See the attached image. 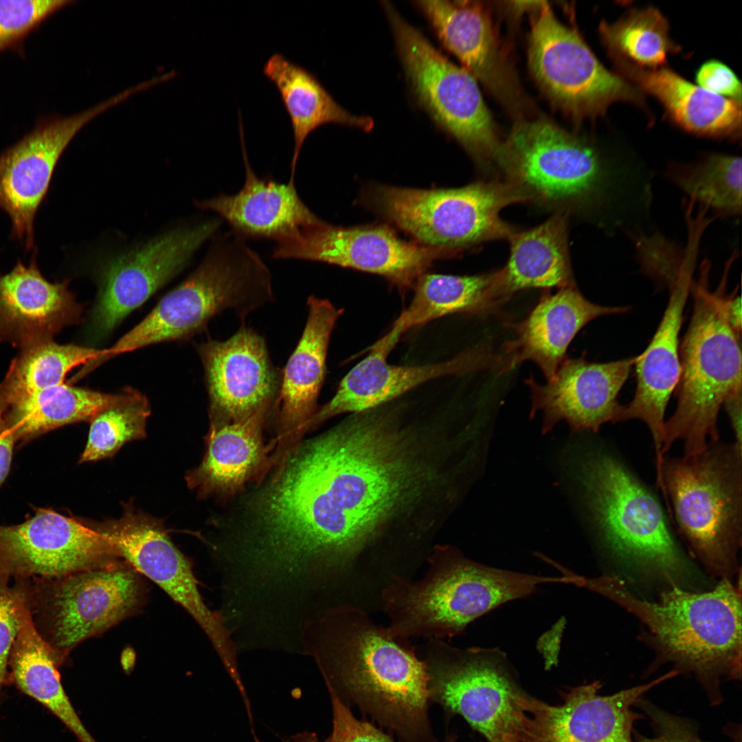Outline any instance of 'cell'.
<instances>
[{
    "label": "cell",
    "mask_w": 742,
    "mask_h": 742,
    "mask_svg": "<svg viewBox=\"0 0 742 742\" xmlns=\"http://www.w3.org/2000/svg\"><path fill=\"white\" fill-rule=\"evenodd\" d=\"M581 479L612 551L675 585L686 563L656 498L623 464L606 454L588 458Z\"/></svg>",
    "instance_id": "cell-8"
},
{
    "label": "cell",
    "mask_w": 742,
    "mask_h": 742,
    "mask_svg": "<svg viewBox=\"0 0 742 742\" xmlns=\"http://www.w3.org/2000/svg\"><path fill=\"white\" fill-rule=\"evenodd\" d=\"M136 394H106L63 383L27 394L0 411L16 440H27L67 424L91 421Z\"/></svg>",
    "instance_id": "cell-36"
},
{
    "label": "cell",
    "mask_w": 742,
    "mask_h": 742,
    "mask_svg": "<svg viewBox=\"0 0 742 742\" xmlns=\"http://www.w3.org/2000/svg\"><path fill=\"white\" fill-rule=\"evenodd\" d=\"M660 489L693 551L728 578L741 539V453L717 440L701 453L664 458Z\"/></svg>",
    "instance_id": "cell-6"
},
{
    "label": "cell",
    "mask_w": 742,
    "mask_h": 742,
    "mask_svg": "<svg viewBox=\"0 0 742 742\" xmlns=\"http://www.w3.org/2000/svg\"><path fill=\"white\" fill-rule=\"evenodd\" d=\"M695 266V260H689L668 288V304L657 328L634 365L637 385L633 398L622 406L617 421L637 419L647 425L655 446L656 473L660 472L664 459V414L680 375L679 335Z\"/></svg>",
    "instance_id": "cell-24"
},
{
    "label": "cell",
    "mask_w": 742,
    "mask_h": 742,
    "mask_svg": "<svg viewBox=\"0 0 742 742\" xmlns=\"http://www.w3.org/2000/svg\"><path fill=\"white\" fill-rule=\"evenodd\" d=\"M240 139L245 169L241 190L195 202L197 207L212 211L230 226V231L245 239L265 238L276 243L321 221L303 202L294 181L281 183L270 177H259L252 169L245 149L243 122Z\"/></svg>",
    "instance_id": "cell-28"
},
{
    "label": "cell",
    "mask_w": 742,
    "mask_h": 742,
    "mask_svg": "<svg viewBox=\"0 0 742 742\" xmlns=\"http://www.w3.org/2000/svg\"><path fill=\"white\" fill-rule=\"evenodd\" d=\"M629 309L593 303L575 286L559 289L554 294L545 292L528 317L515 325L517 338L503 346L501 372L529 360L549 380L564 361L569 344L585 325L597 317L625 313Z\"/></svg>",
    "instance_id": "cell-27"
},
{
    "label": "cell",
    "mask_w": 742,
    "mask_h": 742,
    "mask_svg": "<svg viewBox=\"0 0 742 742\" xmlns=\"http://www.w3.org/2000/svg\"><path fill=\"white\" fill-rule=\"evenodd\" d=\"M703 231L699 225H688V244L684 250L659 234L635 236L642 271L660 286L669 288L678 278L690 256L698 249Z\"/></svg>",
    "instance_id": "cell-41"
},
{
    "label": "cell",
    "mask_w": 742,
    "mask_h": 742,
    "mask_svg": "<svg viewBox=\"0 0 742 742\" xmlns=\"http://www.w3.org/2000/svg\"><path fill=\"white\" fill-rule=\"evenodd\" d=\"M580 587L609 598L636 616L666 656L695 674L712 705L723 701L722 677L741 678V589L728 578L703 593L672 585L654 602L637 597L616 576H583Z\"/></svg>",
    "instance_id": "cell-3"
},
{
    "label": "cell",
    "mask_w": 742,
    "mask_h": 742,
    "mask_svg": "<svg viewBox=\"0 0 742 742\" xmlns=\"http://www.w3.org/2000/svg\"><path fill=\"white\" fill-rule=\"evenodd\" d=\"M741 395L742 392L738 393L728 398L723 403L734 436L733 445L739 453H741L742 447Z\"/></svg>",
    "instance_id": "cell-48"
},
{
    "label": "cell",
    "mask_w": 742,
    "mask_h": 742,
    "mask_svg": "<svg viewBox=\"0 0 742 742\" xmlns=\"http://www.w3.org/2000/svg\"><path fill=\"white\" fill-rule=\"evenodd\" d=\"M709 272V262H703L699 279L692 284L693 312L679 344L677 402L664 423L663 455L679 440L684 442V456L704 451L709 438L717 441L721 407L742 392L740 337L730 326L724 307L728 269L714 292Z\"/></svg>",
    "instance_id": "cell-4"
},
{
    "label": "cell",
    "mask_w": 742,
    "mask_h": 742,
    "mask_svg": "<svg viewBox=\"0 0 742 742\" xmlns=\"http://www.w3.org/2000/svg\"><path fill=\"white\" fill-rule=\"evenodd\" d=\"M678 673L646 684L601 695L599 682L570 688L563 703L552 706L528 697L519 742H634L633 724L643 717L632 710L643 695Z\"/></svg>",
    "instance_id": "cell-21"
},
{
    "label": "cell",
    "mask_w": 742,
    "mask_h": 742,
    "mask_svg": "<svg viewBox=\"0 0 742 742\" xmlns=\"http://www.w3.org/2000/svg\"><path fill=\"white\" fill-rule=\"evenodd\" d=\"M446 742H456V741H455V739H454V738H453V737H449V739H447V740L446 741Z\"/></svg>",
    "instance_id": "cell-52"
},
{
    "label": "cell",
    "mask_w": 742,
    "mask_h": 742,
    "mask_svg": "<svg viewBox=\"0 0 742 742\" xmlns=\"http://www.w3.org/2000/svg\"><path fill=\"white\" fill-rule=\"evenodd\" d=\"M333 728L329 742H394L370 723L356 719L340 697L330 688Z\"/></svg>",
    "instance_id": "cell-45"
},
{
    "label": "cell",
    "mask_w": 742,
    "mask_h": 742,
    "mask_svg": "<svg viewBox=\"0 0 742 742\" xmlns=\"http://www.w3.org/2000/svg\"><path fill=\"white\" fill-rule=\"evenodd\" d=\"M414 285L412 302L387 333L398 341L412 328L442 316L489 313L506 302L497 271L471 276L424 273Z\"/></svg>",
    "instance_id": "cell-35"
},
{
    "label": "cell",
    "mask_w": 742,
    "mask_h": 742,
    "mask_svg": "<svg viewBox=\"0 0 742 742\" xmlns=\"http://www.w3.org/2000/svg\"><path fill=\"white\" fill-rule=\"evenodd\" d=\"M565 582L563 576L508 571L455 556L435 576L402 594L398 603L403 627L455 635L498 606L532 594L541 584Z\"/></svg>",
    "instance_id": "cell-14"
},
{
    "label": "cell",
    "mask_w": 742,
    "mask_h": 742,
    "mask_svg": "<svg viewBox=\"0 0 742 742\" xmlns=\"http://www.w3.org/2000/svg\"><path fill=\"white\" fill-rule=\"evenodd\" d=\"M222 223L212 218L177 229L111 260L104 268L91 315L95 335L109 333L177 275Z\"/></svg>",
    "instance_id": "cell-18"
},
{
    "label": "cell",
    "mask_w": 742,
    "mask_h": 742,
    "mask_svg": "<svg viewBox=\"0 0 742 742\" xmlns=\"http://www.w3.org/2000/svg\"><path fill=\"white\" fill-rule=\"evenodd\" d=\"M136 572L113 562L54 578L21 579L35 627L60 665L78 644L137 608L142 586Z\"/></svg>",
    "instance_id": "cell-9"
},
{
    "label": "cell",
    "mask_w": 742,
    "mask_h": 742,
    "mask_svg": "<svg viewBox=\"0 0 742 742\" xmlns=\"http://www.w3.org/2000/svg\"><path fill=\"white\" fill-rule=\"evenodd\" d=\"M638 356L606 363L584 357L565 359L554 375L542 385L526 380L531 392L530 414H543V432L565 420L573 431H597L608 422L617 423L622 409L618 395Z\"/></svg>",
    "instance_id": "cell-22"
},
{
    "label": "cell",
    "mask_w": 742,
    "mask_h": 742,
    "mask_svg": "<svg viewBox=\"0 0 742 742\" xmlns=\"http://www.w3.org/2000/svg\"><path fill=\"white\" fill-rule=\"evenodd\" d=\"M532 12L528 65L556 106L576 119L603 115L619 101L645 106L641 90L609 71L579 34L557 19L547 2Z\"/></svg>",
    "instance_id": "cell-12"
},
{
    "label": "cell",
    "mask_w": 742,
    "mask_h": 742,
    "mask_svg": "<svg viewBox=\"0 0 742 742\" xmlns=\"http://www.w3.org/2000/svg\"><path fill=\"white\" fill-rule=\"evenodd\" d=\"M81 308L67 282L52 283L35 258L0 273V342L20 349L46 341L80 318Z\"/></svg>",
    "instance_id": "cell-29"
},
{
    "label": "cell",
    "mask_w": 742,
    "mask_h": 742,
    "mask_svg": "<svg viewBox=\"0 0 742 742\" xmlns=\"http://www.w3.org/2000/svg\"><path fill=\"white\" fill-rule=\"evenodd\" d=\"M395 346L385 335L376 341L368 355L342 379L333 397L308 420L306 432L336 415L377 408L428 381L469 373L493 363L492 353L482 347L442 363L394 366L387 363V357Z\"/></svg>",
    "instance_id": "cell-23"
},
{
    "label": "cell",
    "mask_w": 742,
    "mask_h": 742,
    "mask_svg": "<svg viewBox=\"0 0 742 742\" xmlns=\"http://www.w3.org/2000/svg\"><path fill=\"white\" fill-rule=\"evenodd\" d=\"M737 725H728L726 728V732H729V735L734 738V742H741V726L739 728Z\"/></svg>",
    "instance_id": "cell-51"
},
{
    "label": "cell",
    "mask_w": 742,
    "mask_h": 742,
    "mask_svg": "<svg viewBox=\"0 0 742 742\" xmlns=\"http://www.w3.org/2000/svg\"><path fill=\"white\" fill-rule=\"evenodd\" d=\"M636 705L648 716L654 732L652 737H647L633 732L636 742H704L693 721L662 710L643 697Z\"/></svg>",
    "instance_id": "cell-44"
},
{
    "label": "cell",
    "mask_w": 742,
    "mask_h": 742,
    "mask_svg": "<svg viewBox=\"0 0 742 742\" xmlns=\"http://www.w3.org/2000/svg\"><path fill=\"white\" fill-rule=\"evenodd\" d=\"M265 76L276 86L290 118L294 139L291 162V181L307 137L318 127L329 123L370 131L374 120L354 115L343 108L317 76L280 53L271 55L263 66Z\"/></svg>",
    "instance_id": "cell-32"
},
{
    "label": "cell",
    "mask_w": 742,
    "mask_h": 742,
    "mask_svg": "<svg viewBox=\"0 0 742 742\" xmlns=\"http://www.w3.org/2000/svg\"><path fill=\"white\" fill-rule=\"evenodd\" d=\"M695 80L700 87L741 103V81L723 62L715 59L704 62L698 68Z\"/></svg>",
    "instance_id": "cell-46"
},
{
    "label": "cell",
    "mask_w": 742,
    "mask_h": 742,
    "mask_svg": "<svg viewBox=\"0 0 742 742\" xmlns=\"http://www.w3.org/2000/svg\"><path fill=\"white\" fill-rule=\"evenodd\" d=\"M495 161L524 202L549 207L598 205L617 179L592 144L543 119L518 121Z\"/></svg>",
    "instance_id": "cell-7"
},
{
    "label": "cell",
    "mask_w": 742,
    "mask_h": 742,
    "mask_svg": "<svg viewBox=\"0 0 742 742\" xmlns=\"http://www.w3.org/2000/svg\"><path fill=\"white\" fill-rule=\"evenodd\" d=\"M724 307L726 319L735 333L740 337L741 333V302L740 295L734 291L733 294L726 295Z\"/></svg>",
    "instance_id": "cell-49"
},
{
    "label": "cell",
    "mask_w": 742,
    "mask_h": 742,
    "mask_svg": "<svg viewBox=\"0 0 742 742\" xmlns=\"http://www.w3.org/2000/svg\"><path fill=\"white\" fill-rule=\"evenodd\" d=\"M271 412L262 410L240 422L210 424L204 457L186 474L188 488L203 498H225L253 480L262 481L270 470L269 453L276 447L273 440L265 445L262 436Z\"/></svg>",
    "instance_id": "cell-30"
},
{
    "label": "cell",
    "mask_w": 742,
    "mask_h": 742,
    "mask_svg": "<svg viewBox=\"0 0 742 742\" xmlns=\"http://www.w3.org/2000/svg\"><path fill=\"white\" fill-rule=\"evenodd\" d=\"M382 5L418 104L474 157L495 161L502 142L477 80L438 51L391 3Z\"/></svg>",
    "instance_id": "cell-10"
},
{
    "label": "cell",
    "mask_w": 742,
    "mask_h": 742,
    "mask_svg": "<svg viewBox=\"0 0 742 742\" xmlns=\"http://www.w3.org/2000/svg\"><path fill=\"white\" fill-rule=\"evenodd\" d=\"M600 38L613 60L644 69L664 67L680 47L670 38L668 21L654 7L629 10L617 21L599 25Z\"/></svg>",
    "instance_id": "cell-38"
},
{
    "label": "cell",
    "mask_w": 742,
    "mask_h": 742,
    "mask_svg": "<svg viewBox=\"0 0 742 742\" xmlns=\"http://www.w3.org/2000/svg\"><path fill=\"white\" fill-rule=\"evenodd\" d=\"M113 546L87 524L49 509L0 525V569L14 579L54 578L115 562Z\"/></svg>",
    "instance_id": "cell-19"
},
{
    "label": "cell",
    "mask_w": 742,
    "mask_h": 742,
    "mask_svg": "<svg viewBox=\"0 0 742 742\" xmlns=\"http://www.w3.org/2000/svg\"><path fill=\"white\" fill-rule=\"evenodd\" d=\"M614 61L622 77L657 99L670 119L687 132L718 139L741 137V103L693 84L666 67L644 69Z\"/></svg>",
    "instance_id": "cell-31"
},
{
    "label": "cell",
    "mask_w": 742,
    "mask_h": 742,
    "mask_svg": "<svg viewBox=\"0 0 742 742\" xmlns=\"http://www.w3.org/2000/svg\"><path fill=\"white\" fill-rule=\"evenodd\" d=\"M271 275L246 240L231 232L215 237L204 259L152 311L104 350L102 362L148 345L188 337L227 309L241 319L273 300Z\"/></svg>",
    "instance_id": "cell-5"
},
{
    "label": "cell",
    "mask_w": 742,
    "mask_h": 742,
    "mask_svg": "<svg viewBox=\"0 0 742 742\" xmlns=\"http://www.w3.org/2000/svg\"><path fill=\"white\" fill-rule=\"evenodd\" d=\"M0 381V409L32 392L65 383L74 368L98 359L103 350L53 340L20 349Z\"/></svg>",
    "instance_id": "cell-37"
},
{
    "label": "cell",
    "mask_w": 742,
    "mask_h": 742,
    "mask_svg": "<svg viewBox=\"0 0 742 742\" xmlns=\"http://www.w3.org/2000/svg\"><path fill=\"white\" fill-rule=\"evenodd\" d=\"M150 412L148 401L137 392L131 400L100 412L90 421L79 462L111 458L125 443L144 438Z\"/></svg>",
    "instance_id": "cell-40"
},
{
    "label": "cell",
    "mask_w": 742,
    "mask_h": 742,
    "mask_svg": "<svg viewBox=\"0 0 742 742\" xmlns=\"http://www.w3.org/2000/svg\"><path fill=\"white\" fill-rule=\"evenodd\" d=\"M286 742H319L315 734L311 732H303L291 737Z\"/></svg>",
    "instance_id": "cell-50"
},
{
    "label": "cell",
    "mask_w": 742,
    "mask_h": 742,
    "mask_svg": "<svg viewBox=\"0 0 742 742\" xmlns=\"http://www.w3.org/2000/svg\"><path fill=\"white\" fill-rule=\"evenodd\" d=\"M89 526L111 543L117 556L157 584L190 614L231 679L238 680V651L226 618L205 603L191 562L171 541L163 523L126 504L119 519Z\"/></svg>",
    "instance_id": "cell-13"
},
{
    "label": "cell",
    "mask_w": 742,
    "mask_h": 742,
    "mask_svg": "<svg viewBox=\"0 0 742 742\" xmlns=\"http://www.w3.org/2000/svg\"><path fill=\"white\" fill-rule=\"evenodd\" d=\"M300 646L328 687L340 689L379 721L406 737L427 727L428 669L384 633L371 627L346 630L326 611L304 628Z\"/></svg>",
    "instance_id": "cell-2"
},
{
    "label": "cell",
    "mask_w": 742,
    "mask_h": 742,
    "mask_svg": "<svg viewBox=\"0 0 742 742\" xmlns=\"http://www.w3.org/2000/svg\"><path fill=\"white\" fill-rule=\"evenodd\" d=\"M669 179L693 202L698 201L720 215L741 213V158L724 154H708L695 163L672 164L666 170Z\"/></svg>",
    "instance_id": "cell-39"
},
{
    "label": "cell",
    "mask_w": 742,
    "mask_h": 742,
    "mask_svg": "<svg viewBox=\"0 0 742 742\" xmlns=\"http://www.w3.org/2000/svg\"><path fill=\"white\" fill-rule=\"evenodd\" d=\"M133 95L127 89L80 113L43 120L0 154V208L27 250L34 247V216L65 149L88 122Z\"/></svg>",
    "instance_id": "cell-17"
},
{
    "label": "cell",
    "mask_w": 742,
    "mask_h": 742,
    "mask_svg": "<svg viewBox=\"0 0 742 742\" xmlns=\"http://www.w3.org/2000/svg\"><path fill=\"white\" fill-rule=\"evenodd\" d=\"M72 2L69 0H0V53L16 49L46 19Z\"/></svg>",
    "instance_id": "cell-42"
},
{
    "label": "cell",
    "mask_w": 742,
    "mask_h": 742,
    "mask_svg": "<svg viewBox=\"0 0 742 742\" xmlns=\"http://www.w3.org/2000/svg\"><path fill=\"white\" fill-rule=\"evenodd\" d=\"M567 228L566 216L560 212L534 228L513 232L509 236L508 260L497 271L506 300L521 289L575 286Z\"/></svg>",
    "instance_id": "cell-33"
},
{
    "label": "cell",
    "mask_w": 742,
    "mask_h": 742,
    "mask_svg": "<svg viewBox=\"0 0 742 742\" xmlns=\"http://www.w3.org/2000/svg\"><path fill=\"white\" fill-rule=\"evenodd\" d=\"M370 203L426 246L453 254L479 243L509 238L513 229L500 211L521 198L506 182H479L453 189L419 190L380 186Z\"/></svg>",
    "instance_id": "cell-11"
},
{
    "label": "cell",
    "mask_w": 742,
    "mask_h": 742,
    "mask_svg": "<svg viewBox=\"0 0 742 742\" xmlns=\"http://www.w3.org/2000/svg\"><path fill=\"white\" fill-rule=\"evenodd\" d=\"M15 437L0 412V486L11 464Z\"/></svg>",
    "instance_id": "cell-47"
},
{
    "label": "cell",
    "mask_w": 742,
    "mask_h": 742,
    "mask_svg": "<svg viewBox=\"0 0 742 742\" xmlns=\"http://www.w3.org/2000/svg\"><path fill=\"white\" fill-rule=\"evenodd\" d=\"M450 653L428 670L430 697L462 715L488 742H519L528 695L513 677L505 653L484 648Z\"/></svg>",
    "instance_id": "cell-15"
},
{
    "label": "cell",
    "mask_w": 742,
    "mask_h": 742,
    "mask_svg": "<svg viewBox=\"0 0 742 742\" xmlns=\"http://www.w3.org/2000/svg\"><path fill=\"white\" fill-rule=\"evenodd\" d=\"M451 254L405 241L384 225L343 227L321 220L276 243L272 257L352 268L383 276L405 289L415 284L433 261Z\"/></svg>",
    "instance_id": "cell-16"
},
{
    "label": "cell",
    "mask_w": 742,
    "mask_h": 742,
    "mask_svg": "<svg viewBox=\"0 0 742 742\" xmlns=\"http://www.w3.org/2000/svg\"><path fill=\"white\" fill-rule=\"evenodd\" d=\"M357 415L300 442L268 483L263 508L278 543L304 563L335 571L401 508L425 473L385 413Z\"/></svg>",
    "instance_id": "cell-1"
},
{
    "label": "cell",
    "mask_w": 742,
    "mask_h": 742,
    "mask_svg": "<svg viewBox=\"0 0 742 742\" xmlns=\"http://www.w3.org/2000/svg\"><path fill=\"white\" fill-rule=\"evenodd\" d=\"M0 569V695L7 682L10 652L19 631L26 606V594L22 581L15 580Z\"/></svg>",
    "instance_id": "cell-43"
},
{
    "label": "cell",
    "mask_w": 742,
    "mask_h": 742,
    "mask_svg": "<svg viewBox=\"0 0 742 742\" xmlns=\"http://www.w3.org/2000/svg\"><path fill=\"white\" fill-rule=\"evenodd\" d=\"M307 305L303 333L282 371L278 433L271 454L275 464L301 442L307 423L319 408L317 402L325 378L331 334L344 311L314 295L308 297Z\"/></svg>",
    "instance_id": "cell-25"
},
{
    "label": "cell",
    "mask_w": 742,
    "mask_h": 742,
    "mask_svg": "<svg viewBox=\"0 0 742 742\" xmlns=\"http://www.w3.org/2000/svg\"><path fill=\"white\" fill-rule=\"evenodd\" d=\"M13 644L7 681L56 716L79 742H98L75 710L63 686L60 663L36 630L27 603Z\"/></svg>",
    "instance_id": "cell-34"
},
{
    "label": "cell",
    "mask_w": 742,
    "mask_h": 742,
    "mask_svg": "<svg viewBox=\"0 0 742 742\" xmlns=\"http://www.w3.org/2000/svg\"><path fill=\"white\" fill-rule=\"evenodd\" d=\"M209 398L210 424L244 420L278 405L282 372L269 357L264 338L241 327L225 341L198 347Z\"/></svg>",
    "instance_id": "cell-20"
},
{
    "label": "cell",
    "mask_w": 742,
    "mask_h": 742,
    "mask_svg": "<svg viewBox=\"0 0 742 742\" xmlns=\"http://www.w3.org/2000/svg\"><path fill=\"white\" fill-rule=\"evenodd\" d=\"M414 4L442 46L477 81L517 111L521 106L520 88L482 6L470 1H416Z\"/></svg>",
    "instance_id": "cell-26"
}]
</instances>
